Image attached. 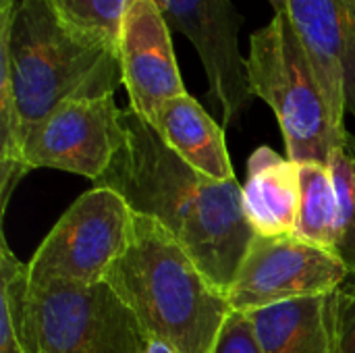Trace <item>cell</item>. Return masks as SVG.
Returning a JSON list of instances; mask_svg holds the SVG:
<instances>
[{"label":"cell","instance_id":"cell-1","mask_svg":"<svg viewBox=\"0 0 355 353\" xmlns=\"http://www.w3.org/2000/svg\"><path fill=\"white\" fill-rule=\"evenodd\" d=\"M121 121L123 141L94 185L116 191L133 214L160 223L227 295L254 239L241 183L237 177L216 181L191 169L129 106Z\"/></svg>","mask_w":355,"mask_h":353},{"label":"cell","instance_id":"cell-2","mask_svg":"<svg viewBox=\"0 0 355 353\" xmlns=\"http://www.w3.org/2000/svg\"><path fill=\"white\" fill-rule=\"evenodd\" d=\"M0 71L10 79L21 144L62 102L114 96L123 85L119 52L67 27L52 0L0 4Z\"/></svg>","mask_w":355,"mask_h":353},{"label":"cell","instance_id":"cell-3","mask_svg":"<svg viewBox=\"0 0 355 353\" xmlns=\"http://www.w3.org/2000/svg\"><path fill=\"white\" fill-rule=\"evenodd\" d=\"M104 283L127 304L146 339L175 353H212L233 312L225 293L198 268L177 239L154 218L135 214L127 252Z\"/></svg>","mask_w":355,"mask_h":353},{"label":"cell","instance_id":"cell-4","mask_svg":"<svg viewBox=\"0 0 355 353\" xmlns=\"http://www.w3.org/2000/svg\"><path fill=\"white\" fill-rule=\"evenodd\" d=\"M245 67L254 96L262 98L279 121L287 158L331 166L345 139L333 127L322 87L289 12L275 15L252 33Z\"/></svg>","mask_w":355,"mask_h":353},{"label":"cell","instance_id":"cell-5","mask_svg":"<svg viewBox=\"0 0 355 353\" xmlns=\"http://www.w3.org/2000/svg\"><path fill=\"white\" fill-rule=\"evenodd\" d=\"M135 214L108 187H94L79 196L29 260L33 287L71 285L94 287L127 252Z\"/></svg>","mask_w":355,"mask_h":353},{"label":"cell","instance_id":"cell-6","mask_svg":"<svg viewBox=\"0 0 355 353\" xmlns=\"http://www.w3.org/2000/svg\"><path fill=\"white\" fill-rule=\"evenodd\" d=\"M27 335L33 353H144L148 343L135 314L108 283H29Z\"/></svg>","mask_w":355,"mask_h":353},{"label":"cell","instance_id":"cell-7","mask_svg":"<svg viewBox=\"0 0 355 353\" xmlns=\"http://www.w3.org/2000/svg\"><path fill=\"white\" fill-rule=\"evenodd\" d=\"M347 277V266L324 248L295 235H254L227 300L235 312H252L333 293L345 285Z\"/></svg>","mask_w":355,"mask_h":353},{"label":"cell","instance_id":"cell-8","mask_svg":"<svg viewBox=\"0 0 355 353\" xmlns=\"http://www.w3.org/2000/svg\"><path fill=\"white\" fill-rule=\"evenodd\" d=\"M121 112L114 96L62 102L25 137V171L56 169L98 181L123 141Z\"/></svg>","mask_w":355,"mask_h":353},{"label":"cell","instance_id":"cell-9","mask_svg":"<svg viewBox=\"0 0 355 353\" xmlns=\"http://www.w3.org/2000/svg\"><path fill=\"white\" fill-rule=\"evenodd\" d=\"M156 4L171 31L183 33L193 44L208 77V96L220 106L223 129L235 125L256 98L239 50L241 12L233 0H156Z\"/></svg>","mask_w":355,"mask_h":353},{"label":"cell","instance_id":"cell-10","mask_svg":"<svg viewBox=\"0 0 355 353\" xmlns=\"http://www.w3.org/2000/svg\"><path fill=\"white\" fill-rule=\"evenodd\" d=\"M291 23L322 87L333 127L347 137L355 119V0H289Z\"/></svg>","mask_w":355,"mask_h":353},{"label":"cell","instance_id":"cell-11","mask_svg":"<svg viewBox=\"0 0 355 353\" xmlns=\"http://www.w3.org/2000/svg\"><path fill=\"white\" fill-rule=\"evenodd\" d=\"M171 33L156 0L129 2L119 37V62L129 108L146 123H152L168 100L187 94Z\"/></svg>","mask_w":355,"mask_h":353},{"label":"cell","instance_id":"cell-12","mask_svg":"<svg viewBox=\"0 0 355 353\" xmlns=\"http://www.w3.org/2000/svg\"><path fill=\"white\" fill-rule=\"evenodd\" d=\"M337 300L339 289L245 314L264 353H341Z\"/></svg>","mask_w":355,"mask_h":353},{"label":"cell","instance_id":"cell-13","mask_svg":"<svg viewBox=\"0 0 355 353\" xmlns=\"http://www.w3.org/2000/svg\"><path fill=\"white\" fill-rule=\"evenodd\" d=\"M241 196L254 235H293L302 202L300 164L268 146L256 148L248 160Z\"/></svg>","mask_w":355,"mask_h":353},{"label":"cell","instance_id":"cell-14","mask_svg":"<svg viewBox=\"0 0 355 353\" xmlns=\"http://www.w3.org/2000/svg\"><path fill=\"white\" fill-rule=\"evenodd\" d=\"M150 125L162 141L198 173L216 181L235 179L223 125L189 94L168 100Z\"/></svg>","mask_w":355,"mask_h":353},{"label":"cell","instance_id":"cell-15","mask_svg":"<svg viewBox=\"0 0 355 353\" xmlns=\"http://www.w3.org/2000/svg\"><path fill=\"white\" fill-rule=\"evenodd\" d=\"M302 202L295 237L335 254L339 235V193L331 166L318 162L300 164Z\"/></svg>","mask_w":355,"mask_h":353},{"label":"cell","instance_id":"cell-16","mask_svg":"<svg viewBox=\"0 0 355 353\" xmlns=\"http://www.w3.org/2000/svg\"><path fill=\"white\" fill-rule=\"evenodd\" d=\"M29 268L8 248L0 243V353H33L27 335Z\"/></svg>","mask_w":355,"mask_h":353},{"label":"cell","instance_id":"cell-17","mask_svg":"<svg viewBox=\"0 0 355 353\" xmlns=\"http://www.w3.org/2000/svg\"><path fill=\"white\" fill-rule=\"evenodd\" d=\"M131 0H52L60 21L83 37L119 52V37Z\"/></svg>","mask_w":355,"mask_h":353},{"label":"cell","instance_id":"cell-18","mask_svg":"<svg viewBox=\"0 0 355 353\" xmlns=\"http://www.w3.org/2000/svg\"><path fill=\"white\" fill-rule=\"evenodd\" d=\"M339 193V235L335 254L347 266L349 275L355 273V139L347 133L345 144L335 150L331 160Z\"/></svg>","mask_w":355,"mask_h":353},{"label":"cell","instance_id":"cell-19","mask_svg":"<svg viewBox=\"0 0 355 353\" xmlns=\"http://www.w3.org/2000/svg\"><path fill=\"white\" fill-rule=\"evenodd\" d=\"M212 353H264L254 325L245 312H231L225 320Z\"/></svg>","mask_w":355,"mask_h":353},{"label":"cell","instance_id":"cell-20","mask_svg":"<svg viewBox=\"0 0 355 353\" xmlns=\"http://www.w3.org/2000/svg\"><path fill=\"white\" fill-rule=\"evenodd\" d=\"M337 329L341 353H355V285H343L339 289Z\"/></svg>","mask_w":355,"mask_h":353},{"label":"cell","instance_id":"cell-21","mask_svg":"<svg viewBox=\"0 0 355 353\" xmlns=\"http://www.w3.org/2000/svg\"><path fill=\"white\" fill-rule=\"evenodd\" d=\"M144 353H175L173 347H168L164 341H158V339H148Z\"/></svg>","mask_w":355,"mask_h":353},{"label":"cell","instance_id":"cell-22","mask_svg":"<svg viewBox=\"0 0 355 353\" xmlns=\"http://www.w3.org/2000/svg\"><path fill=\"white\" fill-rule=\"evenodd\" d=\"M275 8V15H283L289 12V0H268Z\"/></svg>","mask_w":355,"mask_h":353},{"label":"cell","instance_id":"cell-23","mask_svg":"<svg viewBox=\"0 0 355 353\" xmlns=\"http://www.w3.org/2000/svg\"><path fill=\"white\" fill-rule=\"evenodd\" d=\"M345 285H355V273H352V275L347 277V281H345Z\"/></svg>","mask_w":355,"mask_h":353},{"label":"cell","instance_id":"cell-24","mask_svg":"<svg viewBox=\"0 0 355 353\" xmlns=\"http://www.w3.org/2000/svg\"><path fill=\"white\" fill-rule=\"evenodd\" d=\"M10 0H0V4H8Z\"/></svg>","mask_w":355,"mask_h":353},{"label":"cell","instance_id":"cell-25","mask_svg":"<svg viewBox=\"0 0 355 353\" xmlns=\"http://www.w3.org/2000/svg\"><path fill=\"white\" fill-rule=\"evenodd\" d=\"M354 139H355V135H354Z\"/></svg>","mask_w":355,"mask_h":353}]
</instances>
